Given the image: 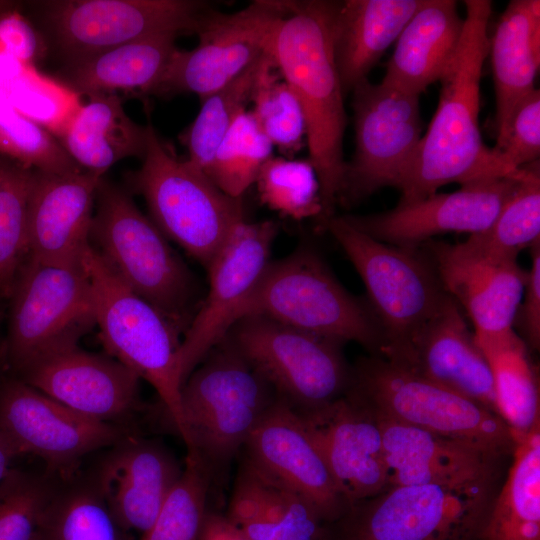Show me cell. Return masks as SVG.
<instances>
[{
	"mask_svg": "<svg viewBox=\"0 0 540 540\" xmlns=\"http://www.w3.org/2000/svg\"><path fill=\"white\" fill-rule=\"evenodd\" d=\"M464 6L458 48L440 79L436 112L397 186L401 193L398 203L423 199L447 184L462 186L514 174L505 169L494 148L484 144L479 126L480 82L489 53L492 2L465 0Z\"/></svg>",
	"mask_w": 540,
	"mask_h": 540,
	"instance_id": "obj_1",
	"label": "cell"
},
{
	"mask_svg": "<svg viewBox=\"0 0 540 540\" xmlns=\"http://www.w3.org/2000/svg\"><path fill=\"white\" fill-rule=\"evenodd\" d=\"M335 8L336 1H290V11L276 25L268 48L304 114L308 160L320 185L319 222L334 215L346 167L344 92L333 52Z\"/></svg>",
	"mask_w": 540,
	"mask_h": 540,
	"instance_id": "obj_2",
	"label": "cell"
},
{
	"mask_svg": "<svg viewBox=\"0 0 540 540\" xmlns=\"http://www.w3.org/2000/svg\"><path fill=\"white\" fill-rule=\"evenodd\" d=\"M198 365L181 388L179 436L221 482L278 396L226 337Z\"/></svg>",
	"mask_w": 540,
	"mask_h": 540,
	"instance_id": "obj_3",
	"label": "cell"
},
{
	"mask_svg": "<svg viewBox=\"0 0 540 540\" xmlns=\"http://www.w3.org/2000/svg\"><path fill=\"white\" fill-rule=\"evenodd\" d=\"M89 243L130 289L185 333L195 295L188 268L130 194L103 177Z\"/></svg>",
	"mask_w": 540,
	"mask_h": 540,
	"instance_id": "obj_4",
	"label": "cell"
},
{
	"mask_svg": "<svg viewBox=\"0 0 540 540\" xmlns=\"http://www.w3.org/2000/svg\"><path fill=\"white\" fill-rule=\"evenodd\" d=\"M245 315L265 316L343 343L354 341L375 355L383 344L368 303L348 292L309 245L270 261L236 320Z\"/></svg>",
	"mask_w": 540,
	"mask_h": 540,
	"instance_id": "obj_5",
	"label": "cell"
},
{
	"mask_svg": "<svg viewBox=\"0 0 540 540\" xmlns=\"http://www.w3.org/2000/svg\"><path fill=\"white\" fill-rule=\"evenodd\" d=\"M6 302L2 363L4 372L12 376L78 346L95 326L92 288L83 257L65 263L28 258Z\"/></svg>",
	"mask_w": 540,
	"mask_h": 540,
	"instance_id": "obj_6",
	"label": "cell"
},
{
	"mask_svg": "<svg viewBox=\"0 0 540 540\" xmlns=\"http://www.w3.org/2000/svg\"><path fill=\"white\" fill-rule=\"evenodd\" d=\"M142 165L127 175L151 220L206 269L232 230L245 220L242 198L223 193L199 168L180 160L148 123Z\"/></svg>",
	"mask_w": 540,
	"mask_h": 540,
	"instance_id": "obj_7",
	"label": "cell"
},
{
	"mask_svg": "<svg viewBox=\"0 0 540 540\" xmlns=\"http://www.w3.org/2000/svg\"><path fill=\"white\" fill-rule=\"evenodd\" d=\"M83 261L92 288L95 326L106 354L155 389L164 415L180 434L181 332L130 289L91 246Z\"/></svg>",
	"mask_w": 540,
	"mask_h": 540,
	"instance_id": "obj_8",
	"label": "cell"
},
{
	"mask_svg": "<svg viewBox=\"0 0 540 540\" xmlns=\"http://www.w3.org/2000/svg\"><path fill=\"white\" fill-rule=\"evenodd\" d=\"M347 391L379 415L499 456L515 446L513 433L497 414L379 355L358 362Z\"/></svg>",
	"mask_w": 540,
	"mask_h": 540,
	"instance_id": "obj_9",
	"label": "cell"
},
{
	"mask_svg": "<svg viewBox=\"0 0 540 540\" xmlns=\"http://www.w3.org/2000/svg\"><path fill=\"white\" fill-rule=\"evenodd\" d=\"M319 223L336 240L362 279L367 303L383 333L382 346L410 337L449 297L432 259L422 247H398L378 241L342 216L333 215Z\"/></svg>",
	"mask_w": 540,
	"mask_h": 540,
	"instance_id": "obj_10",
	"label": "cell"
},
{
	"mask_svg": "<svg viewBox=\"0 0 540 540\" xmlns=\"http://www.w3.org/2000/svg\"><path fill=\"white\" fill-rule=\"evenodd\" d=\"M224 337L296 411L328 404L350 386L352 369L336 339L261 315L237 319Z\"/></svg>",
	"mask_w": 540,
	"mask_h": 540,
	"instance_id": "obj_11",
	"label": "cell"
},
{
	"mask_svg": "<svg viewBox=\"0 0 540 540\" xmlns=\"http://www.w3.org/2000/svg\"><path fill=\"white\" fill-rule=\"evenodd\" d=\"M490 488L391 486L330 524V540H480Z\"/></svg>",
	"mask_w": 540,
	"mask_h": 540,
	"instance_id": "obj_12",
	"label": "cell"
},
{
	"mask_svg": "<svg viewBox=\"0 0 540 540\" xmlns=\"http://www.w3.org/2000/svg\"><path fill=\"white\" fill-rule=\"evenodd\" d=\"M352 93L355 152L338 197L347 206L380 188H397L422 137L419 95L368 79Z\"/></svg>",
	"mask_w": 540,
	"mask_h": 540,
	"instance_id": "obj_13",
	"label": "cell"
},
{
	"mask_svg": "<svg viewBox=\"0 0 540 540\" xmlns=\"http://www.w3.org/2000/svg\"><path fill=\"white\" fill-rule=\"evenodd\" d=\"M43 9L72 65L138 39L196 34L212 11L195 0H58Z\"/></svg>",
	"mask_w": 540,
	"mask_h": 540,
	"instance_id": "obj_14",
	"label": "cell"
},
{
	"mask_svg": "<svg viewBox=\"0 0 540 540\" xmlns=\"http://www.w3.org/2000/svg\"><path fill=\"white\" fill-rule=\"evenodd\" d=\"M290 1L257 0L234 13L212 10L198 44L177 50L154 94L192 93L200 101L225 86L267 51Z\"/></svg>",
	"mask_w": 540,
	"mask_h": 540,
	"instance_id": "obj_15",
	"label": "cell"
},
{
	"mask_svg": "<svg viewBox=\"0 0 540 540\" xmlns=\"http://www.w3.org/2000/svg\"><path fill=\"white\" fill-rule=\"evenodd\" d=\"M0 426L22 455L39 457L63 480L86 455L127 435L118 425L86 417L5 372L0 374Z\"/></svg>",
	"mask_w": 540,
	"mask_h": 540,
	"instance_id": "obj_16",
	"label": "cell"
},
{
	"mask_svg": "<svg viewBox=\"0 0 540 540\" xmlns=\"http://www.w3.org/2000/svg\"><path fill=\"white\" fill-rule=\"evenodd\" d=\"M278 226L271 220L241 221L207 268L209 289L181 340L182 385L235 322L239 308L270 263Z\"/></svg>",
	"mask_w": 540,
	"mask_h": 540,
	"instance_id": "obj_17",
	"label": "cell"
},
{
	"mask_svg": "<svg viewBox=\"0 0 540 540\" xmlns=\"http://www.w3.org/2000/svg\"><path fill=\"white\" fill-rule=\"evenodd\" d=\"M516 173L462 185L451 193H434L393 209L367 215L342 216L350 225L389 245L419 248L432 237L486 230L517 186Z\"/></svg>",
	"mask_w": 540,
	"mask_h": 540,
	"instance_id": "obj_18",
	"label": "cell"
},
{
	"mask_svg": "<svg viewBox=\"0 0 540 540\" xmlns=\"http://www.w3.org/2000/svg\"><path fill=\"white\" fill-rule=\"evenodd\" d=\"M296 413L350 507L389 488L380 426L363 401L347 391L328 404Z\"/></svg>",
	"mask_w": 540,
	"mask_h": 540,
	"instance_id": "obj_19",
	"label": "cell"
},
{
	"mask_svg": "<svg viewBox=\"0 0 540 540\" xmlns=\"http://www.w3.org/2000/svg\"><path fill=\"white\" fill-rule=\"evenodd\" d=\"M377 355L497 414L489 364L450 295L410 337Z\"/></svg>",
	"mask_w": 540,
	"mask_h": 540,
	"instance_id": "obj_20",
	"label": "cell"
},
{
	"mask_svg": "<svg viewBox=\"0 0 540 540\" xmlns=\"http://www.w3.org/2000/svg\"><path fill=\"white\" fill-rule=\"evenodd\" d=\"M244 458L309 501L329 524L350 506L296 411L278 398L249 436Z\"/></svg>",
	"mask_w": 540,
	"mask_h": 540,
	"instance_id": "obj_21",
	"label": "cell"
},
{
	"mask_svg": "<svg viewBox=\"0 0 540 540\" xmlns=\"http://www.w3.org/2000/svg\"><path fill=\"white\" fill-rule=\"evenodd\" d=\"M92 419L114 423L140 406V378L109 356L79 346L49 356L14 376Z\"/></svg>",
	"mask_w": 540,
	"mask_h": 540,
	"instance_id": "obj_22",
	"label": "cell"
},
{
	"mask_svg": "<svg viewBox=\"0 0 540 540\" xmlns=\"http://www.w3.org/2000/svg\"><path fill=\"white\" fill-rule=\"evenodd\" d=\"M112 447L92 484L117 524L142 535L155 521L183 468L155 440L126 435Z\"/></svg>",
	"mask_w": 540,
	"mask_h": 540,
	"instance_id": "obj_23",
	"label": "cell"
},
{
	"mask_svg": "<svg viewBox=\"0 0 540 540\" xmlns=\"http://www.w3.org/2000/svg\"><path fill=\"white\" fill-rule=\"evenodd\" d=\"M374 414L382 434L389 487L420 484L491 487L499 455L469 442Z\"/></svg>",
	"mask_w": 540,
	"mask_h": 540,
	"instance_id": "obj_24",
	"label": "cell"
},
{
	"mask_svg": "<svg viewBox=\"0 0 540 540\" xmlns=\"http://www.w3.org/2000/svg\"><path fill=\"white\" fill-rule=\"evenodd\" d=\"M432 259L446 292L462 307L474 335L492 337L514 330L526 273L517 261H487L460 252L455 244L428 241L421 246Z\"/></svg>",
	"mask_w": 540,
	"mask_h": 540,
	"instance_id": "obj_25",
	"label": "cell"
},
{
	"mask_svg": "<svg viewBox=\"0 0 540 540\" xmlns=\"http://www.w3.org/2000/svg\"><path fill=\"white\" fill-rule=\"evenodd\" d=\"M99 177L81 170L34 171L29 199V258L43 263L82 259L90 246Z\"/></svg>",
	"mask_w": 540,
	"mask_h": 540,
	"instance_id": "obj_26",
	"label": "cell"
},
{
	"mask_svg": "<svg viewBox=\"0 0 540 540\" xmlns=\"http://www.w3.org/2000/svg\"><path fill=\"white\" fill-rule=\"evenodd\" d=\"M225 515L250 540H330V524L309 501L244 457Z\"/></svg>",
	"mask_w": 540,
	"mask_h": 540,
	"instance_id": "obj_27",
	"label": "cell"
},
{
	"mask_svg": "<svg viewBox=\"0 0 540 540\" xmlns=\"http://www.w3.org/2000/svg\"><path fill=\"white\" fill-rule=\"evenodd\" d=\"M464 19L454 0H423L396 40L382 82L420 95L440 81L458 48Z\"/></svg>",
	"mask_w": 540,
	"mask_h": 540,
	"instance_id": "obj_28",
	"label": "cell"
},
{
	"mask_svg": "<svg viewBox=\"0 0 540 540\" xmlns=\"http://www.w3.org/2000/svg\"><path fill=\"white\" fill-rule=\"evenodd\" d=\"M422 3L423 0L336 1L333 52L344 94L367 79Z\"/></svg>",
	"mask_w": 540,
	"mask_h": 540,
	"instance_id": "obj_29",
	"label": "cell"
},
{
	"mask_svg": "<svg viewBox=\"0 0 540 540\" xmlns=\"http://www.w3.org/2000/svg\"><path fill=\"white\" fill-rule=\"evenodd\" d=\"M496 97V140L534 89L540 64V1L513 0L489 42Z\"/></svg>",
	"mask_w": 540,
	"mask_h": 540,
	"instance_id": "obj_30",
	"label": "cell"
},
{
	"mask_svg": "<svg viewBox=\"0 0 540 540\" xmlns=\"http://www.w3.org/2000/svg\"><path fill=\"white\" fill-rule=\"evenodd\" d=\"M75 112L61 138V145L84 171L103 177L114 164L128 157L143 159L148 125H140L126 113L115 93L88 96Z\"/></svg>",
	"mask_w": 540,
	"mask_h": 540,
	"instance_id": "obj_31",
	"label": "cell"
},
{
	"mask_svg": "<svg viewBox=\"0 0 540 540\" xmlns=\"http://www.w3.org/2000/svg\"><path fill=\"white\" fill-rule=\"evenodd\" d=\"M175 34L138 39L72 65L70 88L78 94L115 90L154 93L178 50Z\"/></svg>",
	"mask_w": 540,
	"mask_h": 540,
	"instance_id": "obj_32",
	"label": "cell"
},
{
	"mask_svg": "<svg viewBox=\"0 0 540 540\" xmlns=\"http://www.w3.org/2000/svg\"><path fill=\"white\" fill-rule=\"evenodd\" d=\"M512 455L480 540H540V429L515 437Z\"/></svg>",
	"mask_w": 540,
	"mask_h": 540,
	"instance_id": "obj_33",
	"label": "cell"
},
{
	"mask_svg": "<svg viewBox=\"0 0 540 540\" xmlns=\"http://www.w3.org/2000/svg\"><path fill=\"white\" fill-rule=\"evenodd\" d=\"M475 340L491 370L497 414L514 439L540 429L539 382L527 344L515 329Z\"/></svg>",
	"mask_w": 540,
	"mask_h": 540,
	"instance_id": "obj_34",
	"label": "cell"
},
{
	"mask_svg": "<svg viewBox=\"0 0 540 540\" xmlns=\"http://www.w3.org/2000/svg\"><path fill=\"white\" fill-rule=\"evenodd\" d=\"M540 241V169L539 161L523 166L521 178L491 225L455 244L457 249L475 258L508 262Z\"/></svg>",
	"mask_w": 540,
	"mask_h": 540,
	"instance_id": "obj_35",
	"label": "cell"
},
{
	"mask_svg": "<svg viewBox=\"0 0 540 540\" xmlns=\"http://www.w3.org/2000/svg\"><path fill=\"white\" fill-rule=\"evenodd\" d=\"M269 58L267 51L231 82L201 100L199 113L180 135L188 151L186 160L192 165L203 172L207 169L221 140L252 101Z\"/></svg>",
	"mask_w": 540,
	"mask_h": 540,
	"instance_id": "obj_36",
	"label": "cell"
},
{
	"mask_svg": "<svg viewBox=\"0 0 540 540\" xmlns=\"http://www.w3.org/2000/svg\"><path fill=\"white\" fill-rule=\"evenodd\" d=\"M33 540H135L112 517L94 485L57 489Z\"/></svg>",
	"mask_w": 540,
	"mask_h": 540,
	"instance_id": "obj_37",
	"label": "cell"
},
{
	"mask_svg": "<svg viewBox=\"0 0 540 540\" xmlns=\"http://www.w3.org/2000/svg\"><path fill=\"white\" fill-rule=\"evenodd\" d=\"M0 87L12 104L50 134L60 136L81 106L79 94L39 73L32 64L1 53Z\"/></svg>",
	"mask_w": 540,
	"mask_h": 540,
	"instance_id": "obj_38",
	"label": "cell"
},
{
	"mask_svg": "<svg viewBox=\"0 0 540 540\" xmlns=\"http://www.w3.org/2000/svg\"><path fill=\"white\" fill-rule=\"evenodd\" d=\"M34 171L0 159V301L29 258V199Z\"/></svg>",
	"mask_w": 540,
	"mask_h": 540,
	"instance_id": "obj_39",
	"label": "cell"
},
{
	"mask_svg": "<svg viewBox=\"0 0 540 540\" xmlns=\"http://www.w3.org/2000/svg\"><path fill=\"white\" fill-rule=\"evenodd\" d=\"M272 150L251 112L244 111L221 140L204 173L226 195L242 198L272 157Z\"/></svg>",
	"mask_w": 540,
	"mask_h": 540,
	"instance_id": "obj_40",
	"label": "cell"
},
{
	"mask_svg": "<svg viewBox=\"0 0 540 540\" xmlns=\"http://www.w3.org/2000/svg\"><path fill=\"white\" fill-rule=\"evenodd\" d=\"M260 202L294 220L320 219V185L309 160L270 157L256 179Z\"/></svg>",
	"mask_w": 540,
	"mask_h": 540,
	"instance_id": "obj_41",
	"label": "cell"
},
{
	"mask_svg": "<svg viewBox=\"0 0 540 540\" xmlns=\"http://www.w3.org/2000/svg\"><path fill=\"white\" fill-rule=\"evenodd\" d=\"M251 102L253 109L250 112L261 131L286 158H291L301 149L306 138L305 119L298 99L278 72L271 56Z\"/></svg>",
	"mask_w": 540,
	"mask_h": 540,
	"instance_id": "obj_42",
	"label": "cell"
},
{
	"mask_svg": "<svg viewBox=\"0 0 540 540\" xmlns=\"http://www.w3.org/2000/svg\"><path fill=\"white\" fill-rule=\"evenodd\" d=\"M0 149L21 166L45 173L67 174L82 169L52 134L23 115L0 87Z\"/></svg>",
	"mask_w": 540,
	"mask_h": 540,
	"instance_id": "obj_43",
	"label": "cell"
},
{
	"mask_svg": "<svg viewBox=\"0 0 540 540\" xmlns=\"http://www.w3.org/2000/svg\"><path fill=\"white\" fill-rule=\"evenodd\" d=\"M211 484L200 461L188 453L180 479L139 540H198Z\"/></svg>",
	"mask_w": 540,
	"mask_h": 540,
	"instance_id": "obj_44",
	"label": "cell"
},
{
	"mask_svg": "<svg viewBox=\"0 0 540 540\" xmlns=\"http://www.w3.org/2000/svg\"><path fill=\"white\" fill-rule=\"evenodd\" d=\"M57 489L50 479L13 467L0 481V540H33Z\"/></svg>",
	"mask_w": 540,
	"mask_h": 540,
	"instance_id": "obj_45",
	"label": "cell"
},
{
	"mask_svg": "<svg viewBox=\"0 0 540 540\" xmlns=\"http://www.w3.org/2000/svg\"><path fill=\"white\" fill-rule=\"evenodd\" d=\"M509 173L539 161L540 92L534 89L517 106L502 137L494 147Z\"/></svg>",
	"mask_w": 540,
	"mask_h": 540,
	"instance_id": "obj_46",
	"label": "cell"
},
{
	"mask_svg": "<svg viewBox=\"0 0 540 540\" xmlns=\"http://www.w3.org/2000/svg\"><path fill=\"white\" fill-rule=\"evenodd\" d=\"M531 265L526 273L523 296L514 327L520 328L523 340L533 349L540 345V241L530 247Z\"/></svg>",
	"mask_w": 540,
	"mask_h": 540,
	"instance_id": "obj_47",
	"label": "cell"
},
{
	"mask_svg": "<svg viewBox=\"0 0 540 540\" xmlns=\"http://www.w3.org/2000/svg\"><path fill=\"white\" fill-rule=\"evenodd\" d=\"M0 52L26 64H31L39 52L35 32L18 15H8L0 21Z\"/></svg>",
	"mask_w": 540,
	"mask_h": 540,
	"instance_id": "obj_48",
	"label": "cell"
},
{
	"mask_svg": "<svg viewBox=\"0 0 540 540\" xmlns=\"http://www.w3.org/2000/svg\"><path fill=\"white\" fill-rule=\"evenodd\" d=\"M198 540H250L225 514L206 512Z\"/></svg>",
	"mask_w": 540,
	"mask_h": 540,
	"instance_id": "obj_49",
	"label": "cell"
},
{
	"mask_svg": "<svg viewBox=\"0 0 540 540\" xmlns=\"http://www.w3.org/2000/svg\"><path fill=\"white\" fill-rule=\"evenodd\" d=\"M22 456L16 445L0 426V481L13 468L14 461Z\"/></svg>",
	"mask_w": 540,
	"mask_h": 540,
	"instance_id": "obj_50",
	"label": "cell"
},
{
	"mask_svg": "<svg viewBox=\"0 0 540 540\" xmlns=\"http://www.w3.org/2000/svg\"><path fill=\"white\" fill-rule=\"evenodd\" d=\"M2 302L3 301H0V322L2 319V307H1ZM2 344H3V339L0 340V374L4 372L3 363H2Z\"/></svg>",
	"mask_w": 540,
	"mask_h": 540,
	"instance_id": "obj_51",
	"label": "cell"
},
{
	"mask_svg": "<svg viewBox=\"0 0 540 540\" xmlns=\"http://www.w3.org/2000/svg\"><path fill=\"white\" fill-rule=\"evenodd\" d=\"M12 5L9 1L0 0V13L6 11Z\"/></svg>",
	"mask_w": 540,
	"mask_h": 540,
	"instance_id": "obj_52",
	"label": "cell"
}]
</instances>
